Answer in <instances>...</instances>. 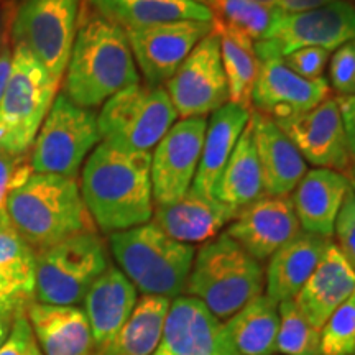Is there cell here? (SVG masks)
I'll return each instance as SVG.
<instances>
[{"label":"cell","mask_w":355,"mask_h":355,"mask_svg":"<svg viewBox=\"0 0 355 355\" xmlns=\"http://www.w3.org/2000/svg\"><path fill=\"white\" fill-rule=\"evenodd\" d=\"M79 189L101 232L146 224L155 209L152 153L125 152L101 141L86 159Z\"/></svg>","instance_id":"6da1fadb"},{"label":"cell","mask_w":355,"mask_h":355,"mask_svg":"<svg viewBox=\"0 0 355 355\" xmlns=\"http://www.w3.org/2000/svg\"><path fill=\"white\" fill-rule=\"evenodd\" d=\"M140 83L125 30L94 10L81 19L66 68L64 94L84 109Z\"/></svg>","instance_id":"7a4b0ae2"},{"label":"cell","mask_w":355,"mask_h":355,"mask_svg":"<svg viewBox=\"0 0 355 355\" xmlns=\"http://www.w3.org/2000/svg\"><path fill=\"white\" fill-rule=\"evenodd\" d=\"M7 214L35 255L78 234L97 232L74 178L32 173L7 199Z\"/></svg>","instance_id":"3957f363"},{"label":"cell","mask_w":355,"mask_h":355,"mask_svg":"<svg viewBox=\"0 0 355 355\" xmlns=\"http://www.w3.org/2000/svg\"><path fill=\"white\" fill-rule=\"evenodd\" d=\"M263 291V265L227 232H220L196 250L186 295L202 301L219 321H227Z\"/></svg>","instance_id":"277c9868"},{"label":"cell","mask_w":355,"mask_h":355,"mask_svg":"<svg viewBox=\"0 0 355 355\" xmlns=\"http://www.w3.org/2000/svg\"><path fill=\"white\" fill-rule=\"evenodd\" d=\"M119 270L141 295L175 300L184 295L196 247L178 242L152 220L109 235Z\"/></svg>","instance_id":"5b68a950"},{"label":"cell","mask_w":355,"mask_h":355,"mask_svg":"<svg viewBox=\"0 0 355 355\" xmlns=\"http://www.w3.org/2000/svg\"><path fill=\"white\" fill-rule=\"evenodd\" d=\"M176 119L166 89L139 83L104 102L97 127L101 140L115 148L152 153Z\"/></svg>","instance_id":"8992f818"},{"label":"cell","mask_w":355,"mask_h":355,"mask_svg":"<svg viewBox=\"0 0 355 355\" xmlns=\"http://www.w3.org/2000/svg\"><path fill=\"white\" fill-rule=\"evenodd\" d=\"M105 243L97 232L78 234L35 255V301L78 306L109 266Z\"/></svg>","instance_id":"52a82bcc"},{"label":"cell","mask_w":355,"mask_h":355,"mask_svg":"<svg viewBox=\"0 0 355 355\" xmlns=\"http://www.w3.org/2000/svg\"><path fill=\"white\" fill-rule=\"evenodd\" d=\"M60 84L25 48L15 46L6 92L0 101V146L12 153H28L50 112Z\"/></svg>","instance_id":"ba28073f"},{"label":"cell","mask_w":355,"mask_h":355,"mask_svg":"<svg viewBox=\"0 0 355 355\" xmlns=\"http://www.w3.org/2000/svg\"><path fill=\"white\" fill-rule=\"evenodd\" d=\"M97 117L91 109L74 104L64 92L53 101L35 139L30 166L33 173L76 180L87 155L99 145Z\"/></svg>","instance_id":"9c48e42d"},{"label":"cell","mask_w":355,"mask_h":355,"mask_svg":"<svg viewBox=\"0 0 355 355\" xmlns=\"http://www.w3.org/2000/svg\"><path fill=\"white\" fill-rule=\"evenodd\" d=\"M81 0H21L12 24L15 46L25 48L61 83L79 26Z\"/></svg>","instance_id":"30bf717a"},{"label":"cell","mask_w":355,"mask_h":355,"mask_svg":"<svg viewBox=\"0 0 355 355\" xmlns=\"http://www.w3.org/2000/svg\"><path fill=\"white\" fill-rule=\"evenodd\" d=\"M255 53L259 56V76L252 91V110L255 107V112L282 121L308 112L331 97L326 78H301L263 40L255 42Z\"/></svg>","instance_id":"8fae6325"},{"label":"cell","mask_w":355,"mask_h":355,"mask_svg":"<svg viewBox=\"0 0 355 355\" xmlns=\"http://www.w3.org/2000/svg\"><path fill=\"white\" fill-rule=\"evenodd\" d=\"M166 92L181 119L207 117L227 104V79L222 68L219 37L214 32L194 46L168 79Z\"/></svg>","instance_id":"7c38bea8"},{"label":"cell","mask_w":355,"mask_h":355,"mask_svg":"<svg viewBox=\"0 0 355 355\" xmlns=\"http://www.w3.org/2000/svg\"><path fill=\"white\" fill-rule=\"evenodd\" d=\"M355 40V6L345 0L301 13H283L277 8L273 25L263 42L279 56L300 48L316 46L334 51Z\"/></svg>","instance_id":"4fadbf2b"},{"label":"cell","mask_w":355,"mask_h":355,"mask_svg":"<svg viewBox=\"0 0 355 355\" xmlns=\"http://www.w3.org/2000/svg\"><path fill=\"white\" fill-rule=\"evenodd\" d=\"M206 117L181 119L152 152V189L155 206L180 201L193 186L201 159Z\"/></svg>","instance_id":"5bb4252c"},{"label":"cell","mask_w":355,"mask_h":355,"mask_svg":"<svg viewBox=\"0 0 355 355\" xmlns=\"http://www.w3.org/2000/svg\"><path fill=\"white\" fill-rule=\"evenodd\" d=\"M146 84H166L194 46L212 32L211 21L180 20L123 28Z\"/></svg>","instance_id":"9a60e30c"},{"label":"cell","mask_w":355,"mask_h":355,"mask_svg":"<svg viewBox=\"0 0 355 355\" xmlns=\"http://www.w3.org/2000/svg\"><path fill=\"white\" fill-rule=\"evenodd\" d=\"M275 122L303 155L306 163L349 176L355 158L336 97H329L308 112Z\"/></svg>","instance_id":"2e32d148"},{"label":"cell","mask_w":355,"mask_h":355,"mask_svg":"<svg viewBox=\"0 0 355 355\" xmlns=\"http://www.w3.org/2000/svg\"><path fill=\"white\" fill-rule=\"evenodd\" d=\"M300 230L291 196H263L242 207L225 232L263 263Z\"/></svg>","instance_id":"e0dca14e"},{"label":"cell","mask_w":355,"mask_h":355,"mask_svg":"<svg viewBox=\"0 0 355 355\" xmlns=\"http://www.w3.org/2000/svg\"><path fill=\"white\" fill-rule=\"evenodd\" d=\"M155 355H229L222 343V321L189 295L171 300Z\"/></svg>","instance_id":"ac0fdd59"},{"label":"cell","mask_w":355,"mask_h":355,"mask_svg":"<svg viewBox=\"0 0 355 355\" xmlns=\"http://www.w3.org/2000/svg\"><path fill=\"white\" fill-rule=\"evenodd\" d=\"M237 214L217 198L189 189L180 201L155 206L152 222L175 241L193 245L212 241Z\"/></svg>","instance_id":"d6986e66"},{"label":"cell","mask_w":355,"mask_h":355,"mask_svg":"<svg viewBox=\"0 0 355 355\" xmlns=\"http://www.w3.org/2000/svg\"><path fill=\"white\" fill-rule=\"evenodd\" d=\"M137 301L139 291L115 265H109L89 288L83 300L84 313L99 355L105 352L130 318Z\"/></svg>","instance_id":"ffe728a7"},{"label":"cell","mask_w":355,"mask_h":355,"mask_svg":"<svg viewBox=\"0 0 355 355\" xmlns=\"http://www.w3.org/2000/svg\"><path fill=\"white\" fill-rule=\"evenodd\" d=\"M42 355H99L91 326L79 306L32 301L25 309Z\"/></svg>","instance_id":"44dd1931"},{"label":"cell","mask_w":355,"mask_h":355,"mask_svg":"<svg viewBox=\"0 0 355 355\" xmlns=\"http://www.w3.org/2000/svg\"><path fill=\"white\" fill-rule=\"evenodd\" d=\"M349 176L326 168L306 171L293 191V206L301 230L332 239L337 216L349 193Z\"/></svg>","instance_id":"7402d4cb"},{"label":"cell","mask_w":355,"mask_h":355,"mask_svg":"<svg viewBox=\"0 0 355 355\" xmlns=\"http://www.w3.org/2000/svg\"><path fill=\"white\" fill-rule=\"evenodd\" d=\"M355 291V270L334 242L293 300L306 319L322 329L332 313Z\"/></svg>","instance_id":"603a6c76"},{"label":"cell","mask_w":355,"mask_h":355,"mask_svg":"<svg viewBox=\"0 0 355 355\" xmlns=\"http://www.w3.org/2000/svg\"><path fill=\"white\" fill-rule=\"evenodd\" d=\"M250 119L266 196H290L308 171L306 159L273 119L254 110Z\"/></svg>","instance_id":"cb8c5ba5"},{"label":"cell","mask_w":355,"mask_h":355,"mask_svg":"<svg viewBox=\"0 0 355 355\" xmlns=\"http://www.w3.org/2000/svg\"><path fill=\"white\" fill-rule=\"evenodd\" d=\"M332 241L300 230L270 257L265 268V295L277 303L296 298Z\"/></svg>","instance_id":"d4e9b609"},{"label":"cell","mask_w":355,"mask_h":355,"mask_svg":"<svg viewBox=\"0 0 355 355\" xmlns=\"http://www.w3.org/2000/svg\"><path fill=\"white\" fill-rule=\"evenodd\" d=\"M250 114L252 110L232 102H227L212 114L204 133L201 159L191 189L206 196H214L222 171L227 165L243 128L250 121Z\"/></svg>","instance_id":"484cf974"},{"label":"cell","mask_w":355,"mask_h":355,"mask_svg":"<svg viewBox=\"0 0 355 355\" xmlns=\"http://www.w3.org/2000/svg\"><path fill=\"white\" fill-rule=\"evenodd\" d=\"M278 303L265 293L222 322V343L229 355H275L279 326Z\"/></svg>","instance_id":"4316f807"},{"label":"cell","mask_w":355,"mask_h":355,"mask_svg":"<svg viewBox=\"0 0 355 355\" xmlns=\"http://www.w3.org/2000/svg\"><path fill=\"white\" fill-rule=\"evenodd\" d=\"M89 7L122 28L180 20H212L211 8L199 0H89Z\"/></svg>","instance_id":"83f0119b"},{"label":"cell","mask_w":355,"mask_h":355,"mask_svg":"<svg viewBox=\"0 0 355 355\" xmlns=\"http://www.w3.org/2000/svg\"><path fill=\"white\" fill-rule=\"evenodd\" d=\"M263 196H266L263 173L257 153L254 123L250 119L222 171L214 198L241 211L242 207Z\"/></svg>","instance_id":"f1b7e54d"},{"label":"cell","mask_w":355,"mask_h":355,"mask_svg":"<svg viewBox=\"0 0 355 355\" xmlns=\"http://www.w3.org/2000/svg\"><path fill=\"white\" fill-rule=\"evenodd\" d=\"M212 32L219 37L220 60L227 79L229 102L252 110V91L259 76L255 42L239 30L212 17Z\"/></svg>","instance_id":"f546056e"},{"label":"cell","mask_w":355,"mask_h":355,"mask_svg":"<svg viewBox=\"0 0 355 355\" xmlns=\"http://www.w3.org/2000/svg\"><path fill=\"white\" fill-rule=\"evenodd\" d=\"M171 300L141 295L119 334L102 355H155Z\"/></svg>","instance_id":"4dcf8cb0"},{"label":"cell","mask_w":355,"mask_h":355,"mask_svg":"<svg viewBox=\"0 0 355 355\" xmlns=\"http://www.w3.org/2000/svg\"><path fill=\"white\" fill-rule=\"evenodd\" d=\"M279 326L277 354L279 355H321V329L314 327L295 301H283L278 306Z\"/></svg>","instance_id":"1f68e13d"},{"label":"cell","mask_w":355,"mask_h":355,"mask_svg":"<svg viewBox=\"0 0 355 355\" xmlns=\"http://www.w3.org/2000/svg\"><path fill=\"white\" fill-rule=\"evenodd\" d=\"M212 17L239 30L254 42L265 40L272 28L277 8L254 0H207Z\"/></svg>","instance_id":"d6a6232c"},{"label":"cell","mask_w":355,"mask_h":355,"mask_svg":"<svg viewBox=\"0 0 355 355\" xmlns=\"http://www.w3.org/2000/svg\"><path fill=\"white\" fill-rule=\"evenodd\" d=\"M0 273L35 296V254L13 229L8 216L0 217Z\"/></svg>","instance_id":"836d02e7"},{"label":"cell","mask_w":355,"mask_h":355,"mask_svg":"<svg viewBox=\"0 0 355 355\" xmlns=\"http://www.w3.org/2000/svg\"><path fill=\"white\" fill-rule=\"evenodd\" d=\"M355 291L337 308L321 329V355H354Z\"/></svg>","instance_id":"e575fe53"},{"label":"cell","mask_w":355,"mask_h":355,"mask_svg":"<svg viewBox=\"0 0 355 355\" xmlns=\"http://www.w3.org/2000/svg\"><path fill=\"white\" fill-rule=\"evenodd\" d=\"M26 153H12L0 146V217L7 214V199L17 186L32 175Z\"/></svg>","instance_id":"d590c367"},{"label":"cell","mask_w":355,"mask_h":355,"mask_svg":"<svg viewBox=\"0 0 355 355\" xmlns=\"http://www.w3.org/2000/svg\"><path fill=\"white\" fill-rule=\"evenodd\" d=\"M329 81L337 97L355 94V40L337 48L329 58Z\"/></svg>","instance_id":"8d00e7d4"},{"label":"cell","mask_w":355,"mask_h":355,"mask_svg":"<svg viewBox=\"0 0 355 355\" xmlns=\"http://www.w3.org/2000/svg\"><path fill=\"white\" fill-rule=\"evenodd\" d=\"M334 235L336 245L355 270V191L352 188L345 194L343 207L337 216Z\"/></svg>","instance_id":"74e56055"},{"label":"cell","mask_w":355,"mask_h":355,"mask_svg":"<svg viewBox=\"0 0 355 355\" xmlns=\"http://www.w3.org/2000/svg\"><path fill=\"white\" fill-rule=\"evenodd\" d=\"M329 58L331 51L324 50V48L308 46L291 51L290 55L283 56V60H285L288 68L300 74L301 78L318 79L322 78L326 64L329 63Z\"/></svg>","instance_id":"f35d334b"},{"label":"cell","mask_w":355,"mask_h":355,"mask_svg":"<svg viewBox=\"0 0 355 355\" xmlns=\"http://www.w3.org/2000/svg\"><path fill=\"white\" fill-rule=\"evenodd\" d=\"M0 355H42L25 311L15 316L10 334L0 347Z\"/></svg>","instance_id":"ab89813d"},{"label":"cell","mask_w":355,"mask_h":355,"mask_svg":"<svg viewBox=\"0 0 355 355\" xmlns=\"http://www.w3.org/2000/svg\"><path fill=\"white\" fill-rule=\"evenodd\" d=\"M35 296L28 293L25 288L17 285L6 275L0 273V313L8 314H19L24 313Z\"/></svg>","instance_id":"60d3db41"},{"label":"cell","mask_w":355,"mask_h":355,"mask_svg":"<svg viewBox=\"0 0 355 355\" xmlns=\"http://www.w3.org/2000/svg\"><path fill=\"white\" fill-rule=\"evenodd\" d=\"M337 105H339L340 117H343L344 130L347 135V141L355 158V94L354 96H344L336 97Z\"/></svg>","instance_id":"b9f144b4"},{"label":"cell","mask_w":355,"mask_h":355,"mask_svg":"<svg viewBox=\"0 0 355 355\" xmlns=\"http://www.w3.org/2000/svg\"><path fill=\"white\" fill-rule=\"evenodd\" d=\"M331 2L332 0H277L275 8H278L283 13H301L314 10V8H319Z\"/></svg>","instance_id":"7bdbcfd3"},{"label":"cell","mask_w":355,"mask_h":355,"mask_svg":"<svg viewBox=\"0 0 355 355\" xmlns=\"http://www.w3.org/2000/svg\"><path fill=\"white\" fill-rule=\"evenodd\" d=\"M12 56L13 53L10 51V48L3 46L2 51H0V101H2L3 92H6L8 76H10Z\"/></svg>","instance_id":"ee69618b"},{"label":"cell","mask_w":355,"mask_h":355,"mask_svg":"<svg viewBox=\"0 0 355 355\" xmlns=\"http://www.w3.org/2000/svg\"><path fill=\"white\" fill-rule=\"evenodd\" d=\"M17 314H8V313H0V347L7 340L8 334H10L13 321H15Z\"/></svg>","instance_id":"f6af8a7d"},{"label":"cell","mask_w":355,"mask_h":355,"mask_svg":"<svg viewBox=\"0 0 355 355\" xmlns=\"http://www.w3.org/2000/svg\"><path fill=\"white\" fill-rule=\"evenodd\" d=\"M349 181H350V186H352V189L355 191V159H354V163H352V168H350Z\"/></svg>","instance_id":"bcb514c9"},{"label":"cell","mask_w":355,"mask_h":355,"mask_svg":"<svg viewBox=\"0 0 355 355\" xmlns=\"http://www.w3.org/2000/svg\"><path fill=\"white\" fill-rule=\"evenodd\" d=\"M254 2L261 3V6H266V7H275L277 0H254Z\"/></svg>","instance_id":"7dc6e473"},{"label":"cell","mask_w":355,"mask_h":355,"mask_svg":"<svg viewBox=\"0 0 355 355\" xmlns=\"http://www.w3.org/2000/svg\"><path fill=\"white\" fill-rule=\"evenodd\" d=\"M345 2H350V3H352V2H355V0H345Z\"/></svg>","instance_id":"c3c4849f"},{"label":"cell","mask_w":355,"mask_h":355,"mask_svg":"<svg viewBox=\"0 0 355 355\" xmlns=\"http://www.w3.org/2000/svg\"><path fill=\"white\" fill-rule=\"evenodd\" d=\"M199 2H202V3H206V0H199Z\"/></svg>","instance_id":"681fc988"},{"label":"cell","mask_w":355,"mask_h":355,"mask_svg":"<svg viewBox=\"0 0 355 355\" xmlns=\"http://www.w3.org/2000/svg\"><path fill=\"white\" fill-rule=\"evenodd\" d=\"M206 6H207V0H206Z\"/></svg>","instance_id":"f907efd6"},{"label":"cell","mask_w":355,"mask_h":355,"mask_svg":"<svg viewBox=\"0 0 355 355\" xmlns=\"http://www.w3.org/2000/svg\"><path fill=\"white\" fill-rule=\"evenodd\" d=\"M354 355H355V350H354Z\"/></svg>","instance_id":"816d5d0a"}]
</instances>
